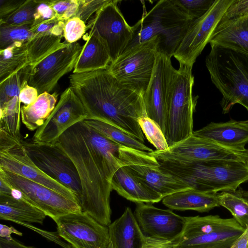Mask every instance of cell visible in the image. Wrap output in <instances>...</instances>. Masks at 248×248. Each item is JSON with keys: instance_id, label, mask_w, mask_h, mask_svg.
Returning <instances> with one entry per match:
<instances>
[{"instance_id": "27", "label": "cell", "mask_w": 248, "mask_h": 248, "mask_svg": "<svg viewBox=\"0 0 248 248\" xmlns=\"http://www.w3.org/2000/svg\"><path fill=\"white\" fill-rule=\"evenodd\" d=\"M65 21L51 30L37 33L26 42L30 66H33L61 47Z\"/></svg>"}, {"instance_id": "24", "label": "cell", "mask_w": 248, "mask_h": 248, "mask_svg": "<svg viewBox=\"0 0 248 248\" xmlns=\"http://www.w3.org/2000/svg\"><path fill=\"white\" fill-rule=\"evenodd\" d=\"M108 228L114 248H143L146 239L130 208H125Z\"/></svg>"}, {"instance_id": "28", "label": "cell", "mask_w": 248, "mask_h": 248, "mask_svg": "<svg viewBox=\"0 0 248 248\" xmlns=\"http://www.w3.org/2000/svg\"><path fill=\"white\" fill-rule=\"evenodd\" d=\"M242 228L233 217L224 218L218 215L186 217L185 227L177 241L214 232Z\"/></svg>"}, {"instance_id": "20", "label": "cell", "mask_w": 248, "mask_h": 248, "mask_svg": "<svg viewBox=\"0 0 248 248\" xmlns=\"http://www.w3.org/2000/svg\"><path fill=\"white\" fill-rule=\"evenodd\" d=\"M111 186L120 195L136 203H154L163 198L137 177L127 167L119 168L111 179Z\"/></svg>"}, {"instance_id": "37", "label": "cell", "mask_w": 248, "mask_h": 248, "mask_svg": "<svg viewBox=\"0 0 248 248\" xmlns=\"http://www.w3.org/2000/svg\"><path fill=\"white\" fill-rule=\"evenodd\" d=\"M39 0H27L15 12L0 20V24L9 25H21L33 23Z\"/></svg>"}, {"instance_id": "22", "label": "cell", "mask_w": 248, "mask_h": 248, "mask_svg": "<svg viewBox=\"0 0 248 248\" xmlns=\"http://www.w3.org/2000/svg\"><path fill=\"white\" fill-rule=\"evenodd\" d=\"M90 29L73 73L106 69L111 63L109 52L105 42L95 29Z\"/></svg>"}, {"instance_id": "1", "label": "cell", "mask_w": 248, "mask_h": 248, "mask_svg": "<svg viewBox=\"0 0 248 248\" xmlns=\"http://www.w3.org/2000/svg\"><path fill=\"white\" fill-rule=\"evenodd\" d=\"M54 143L68 155L78 171L82 211L108 227L111 178L120 167L137 164L140 151L108 139L84 121L67 129Z\"/></svg>"}, {"instance_id": "43", "label": "cell", "mask_w": 248, "mask_h": 248, "mask_svg": "<svg viewBox=\"0 0 248 248\" xmlns=\"http://www.w3.org/2000/svg\"><path fill=\"white\" fill-rule=\"evenodd\" d=\"M248 16V0H233L218 23Z\"/></svg>"}, {"instance_id": "47", "label": "cell", "mask_w": 248, "mask_h": 248, "mask_svg": "<svg viewBox=\"0 0 248 248\" xmlns=\"http://www.w3.org/2000/svg\"><path fill=\"white\" fill-rule=\"evenodd\" d=\"M0 248H35L26 246L12 237H0Z\"/></svg>"}, {"instance_id": "31", "label": "cell", "mask_w": 248, "mask_h": 248, "mask_svg": "<svg viewBox=\"0 0 248 248\" xmlns=\"http://www.w3.org/2000/svg\"><path fill=\"white\" fill-rule=\"evenodd\" d=\"M26 42H17L0 49V83L30 66Z\"/></svg>"}, {"instance_id": "33", "label": "cell", "mask_w": 248, "mask_h": 248, "mask_svg": "<svg viewBox=\"0 0 248 248\" xmlns=\"http://www.w3.org/2000/svg\"><path fill=\"white\" fill-rule=\"evenodd\" d=\"M88 125L108 139L124 147L151 153L153 150L144 143L120 129L106 123L92 119L83 121Z\"/></svg>"}, {"instance_id": "44", "label": "cell", "mask_w": 248, "mask_h": 248, "mask_svg": "<svg viewBox=\"0 0 248 248\" xmlns=\"http://www.w3.org/2000/svg\"><path fill=\"white\" fill-rule=\"evenodd\" d=\"M58 18L48 3V0H39L35 19L33 24L38 25L42 22ZM59 19V18H58Z\"/></svg>"}, {"instance_id": "48", "label": "cell", "mask_w": 248, "mask_h": 248, "mask_svg": "<svg viewBox=\"0 0 248 248\" xmlns=\"http://www.w3.org/2000/svg\"><path fill=\"white\" fill-rule=\"evenodd\" d=\"M145 239L143 248H173L174 246L172 242Z\"/></svg>"}, {"instance_id": "14", "label": "cell", "mask_w": 248, "mask_h": 248, "mask_svg": "<svg viewBox=\"0 0 248 248\" xmlns=\"http://www.w3.org/2000/svg\"><path fill=\"white\" fill-rule=\"evenodd\" d=\"M82 46L78 43H64L32 67L28 84L36 89L39 94L50 93L59 80L74 70Z\"/></svg>"}, {"instance_id": "9", "label": "cell", "mask_w": 248, "mask_h": 248, "mask_svg": "<svg viewBox=\"0 0 248 248\" xmlns=\"http://www.w3.org/2000/svg\"><path fill=\"white\" fill-rule=\"evenodd\" d=\"M0 176L14 188V197L22 198L54 220L66 214L82 212L76 202L40 184L2 169Z\"/></svg>"}, {"instance_id": "51", "label": "cell", "mask_w": 248, "mask_h": 248, "mask_svg": "<svg viewBox=\"0 0 248 248\" xmlns=\"http://www.w3.org/2000/svg\"><path fill=\"white\" fill-rule=\"evenodd\" d=\"M241 122L243 124H245L246 125L248 126V120H246V121H241Z\"/></svg>"}, {"instance_id": "2", "label": "cell", "mask_w": 248, "mask_h": 248, "mask_svg": "<svg viewBox=\"0 0 248 248\" xmlns=\"http://www.w3.org/2000/svg\"><path fill=\"white\" fill-rule=\"evenodd\" d=\"M69 81L84 106L87 119L111 124L144 143L138 122L147 116L141 95L122 85L108 68L73 73Z\"/></svg>"}, {"instance_id": "30", "label": "cell", "mask_w": 248, "mask_h": 248, "mask_svg": "<svg viewBox=\"0 0 248 248\" xmlns=\"http://www.w3.org/2000/svg\"><path fill=\"white\" fill-rule=\"evenodd\" d=\"M245 230H227L179 240L173 248H230Z\"/></svg>"}, {"instance_id": "41", "label": "cell", "mask_w": 248, "mask_h": 248, "mask_svg": "<svg viewBox=\"0 0 248 248\" xmlns=\"http://www.w3.org/2000/svg\"><path fill=\"white\" fill-rule=\"evenodd\" d=\"M86 30L85 22L78 17H73L65 22L63 37L67 43L77 42L84 34Z\"/></svg>"}, {"instance_id": "15", "label": "cell", "mask_w": 248, "mask_h": 248, "mask_svg": "<svg viewBox=\"0 0 248 248\" xmlns=\"http://www.w3.org/2000/svg\"><path fill=\"white\" fill-rule=\"evenodd\" d=\"M57 232L74 248H107L110 242L108 227L81 212L54 220Z\"/></svg>"}, {"instance_id": "8", "label": "cell", "mask_w": 248, "mask_h": 248, "mask_svg": "<svg viewBox=\"0 0 248 248\" xmlns=\"http://www.w3.org/2000/svg\"><path fill=\"white\" fill-rule=\"evenodd\" d=\"M0 169L44 186L78 202L77 196L70 189L46 174L32 162L22 143L0 128Z\"/></svg>"}, {"instance_id": "36", "label": "cell", "mask_w": 248, "mask_h": 248, "mask_svg": "<svg viewBox=\"0 0 248 248\" xmlns=\"http://www.w3.org/2000/svg\"><path fill=\"white\" fill-rule=\"evenodd\" d=\"M31 66H26L0 83V106L16 97H19L20 91L28 79Z\"/></svg>"}, {"instance_id": "35", "label": "cell", "mask_w": 248, "mask_h": 248, "mask_svg": "<svg viewBox=\"0 0 248 248\" xmlns=\"http://www.w3.org/2000/svg\"><path fill=\"white\" fill-rule=\"evenodd\" d=\"M33 23L21 25L0 24V49H4L16 43L26 42L35 34Z\"/></svg>"}, {"instance_id": "11", "label": "cell", "mask_w": 248, "mask_h": 248, "mask_svg": "<svg viewBox=\"0 0 248 248\" xmlns=\"http://www.w3.org/2000/svg\"><path fill=\"white\" fill-rule=\"evenodd\" d=\"M157 161L189 162L213 160H247L248 152L223 147L192 134L164 151L150 153Z\"/></svg>"}, {"instance_id": "18", "label": "cell", "mask_w": 248, "mask_h": 248, "mask_svg": "<svg viewBox=\"0 0 248 248\" xmlns=\"http://www.w3.org/2000/svg\"><path fill=\"white\" fill-rule=\"evenodd\" d=\"M134 216L146 239L174 243L181 236L186 217L170 209L157 208L151 203H136Z\"/></svg>"}, {"instance_id": "42", "label": "cell", "mask_w": 248, "mask_h": 248, "mask_svg": "<svg viewBox=\"0 0 248 248\" xmlns=\"http://www.w3.org/2000/svg\"><path fill=\"white\" fill-rule=\"evenodd\" d=\"M110 0H79L77 11L74 17H78L86 23L91 16Z\"/></svg>"}, {"instance_id": "19", "label": "cell", "mask_w": 248, "mask_h": 248, "mask_svg": "<svg viewBox=\"0 0 248 248\" xmlns=\"http://www.w3.org/2000/svg\"><path fill=\"white\" fill-rule=\"evenodd\" d=\"M193 134L223 147L245 150L248 143V126L241 121L231 120L227 122H211Z\"/></svg>"}, {"instance_id": "50", "label": "cell", "mask_w": 248, "mask_h": 248, "mask_svg": "<svg viewBox=\"0 0 248 248\" xmlns=\"http://www.w3.org/2000/svg\"><path fill=\"white\" fill-rule=\"evenodd\" d=\"M12 233H15L18 235H22L20 232L17 231L14 228L12 227H8L5 225L0 224V237L10 238L11 234Z\"/></svg>"}, {"instance_id": "52", "label": "cell", "mask_w": 248, "mask_h": 248, "mask_svg": "<svg viewBox=\"0 0 248 248\" xmlns=\"http://www.w3.org/2000/svg\"><path fill=\"white\" fill-rule=\"evenodd\" d=\"M107 248H114L112 243L110 242Z\"/></svg>"}, {"instance_id": "4", "label": "cell", "mask_w": 248, "mask_h": 248, "mask_svg": "<svg viewBox=\"0 0 248 248\" xmlns=\"http://www.w3.org/2000/svg\"><path fill=\"white\" fill-rule=\"evenodd\" d=\"M193 20L174 0H159L132 26V38L124 51L157 37L159 40L157 52L171 58L184 39Z\"/></svg>"}, {"instance_id": "6", "label": "cell", "mask_w": 248, "mask_h": 248, "mask_svg": "<svg viewBox=\"0 0 248 248\" xmlns=\"http://www.w3.org/2000/svg\"><path fill=\"white\" fill-rule=\"evenodd\" d=\"M193 66L179 63L175 72L164 134L171 147L193 134V115L198 96H193Z\"/></svg>"}, {"instance_id": "29", "label": "cell", "mask_w": 248, "mask_h": 248, "mask_svg": "<svg viewBox=\"0 0 248 248\" xmlns=\"http://www.w3.org/2000/svg\"><path fill=\"white\" fill-rule=\"evenodd\" d=\"M58 94L45 92L32 104L21 108V122L30 131L37 130L49 117L57 104Z\"/></svg>"}, {"instance_id": "25", "label": "cell", "mask_w": 248, "mask_h": 248, "mask_svg": "<svg viewBox=\"0 0 248 248\" xmlns=\"http://www.w3.org/2000/svg\"><path fill=\"white\" fill-rule=\"evenodd\" d=\"M46 215L21 198L0 194V219L25 226L31 223L42 224Z\"/></svg>"}, {"instance_id": "16", "label": "cell", "mask_w": 248, "mask_h": 248, "mask_svg": "<svg viewBox=\"0 0 248 248\" xmlns=\"http://www.w3.org/2000/svg\"><path fill=\"white\" fill-rule=\"evenodd\" d=\"M87 118L83 104L70 86L62 93L49 117L36 130L32 140L37 143H54L65 131Z\"/></svg>"}, {"instance_id": "23", "label": "cell", "mask_w": 248, "mask_h": 248, "mask_svg": "<svg viewBox=\"0 0 248 248\" xmlns=\"http://www.w3.org/2000/svg\"><path fill=\"white\" fill-rule=\"evenodd\" d=\"M127 167L163 199L173 193L191 188L178 177L161 170L159 166L134 165Z\"/></svg>"}, {"instance_id": "34", "label": "cell", "mask_w": 248, "mask_h": 248, "mask_svg": "<svg viewBox=\"0 0 248 248\" xmlns=\"http://www.w3.org/2000/svg\"><path fill=\"white\" fill-rule=\"evenodd\" d=\"M21 103L16 97L0 106V128L11 136L20 139Z\"/></svg>"}, {"instance_id": "53", "label": "cell", "mask_w": 248, "mask_h": 248, "mask_svg": "<svg viewBox=\"0 0 248 248\" xmlns=\"http://www.w3.org/2000/svg\"><path fill=\"white\" fill-rule=\"evenodd\" d=\"M247 150H248V149H247Z\"/></svg>"}, {"instance_id": "12", "label": "cell", "mask_w": 248, "mask_h": 248, "mask_svg": "<svg viewBox=\"0 0 248 248\" xmlns=\"http://www.w3.org/2000/svg\"><path fill=\"white\" fill-rule=\"evenodd\" d=\"M233 0H215L208 11L193 19L173 56L179 63L193 66L209 43L210 37L224 14Z\"/></svg>"}, {"instance_id": "46", "label": "cell", "mask_w": 248, "mask_h": 248, "mask_svg": "<svg viewBox=\"0 0 248 248\" xmlns=\"http://www.w3.org/2000/svg\"><path fill=\"white\" fill-rule=\"evenodd\" d=\"M26 0H0V17L4 19L15 12Z\"/></svg>"}, {"instance_id": "17", "label": "cell", "mask_w": 248, "mask_h": 248, "mask_svg": "<svg viewBox=\"0 0 248 248\" xmlns=\"http://www.w3.org/2000/svg\"><path fill=\"white\" fill-rule=\"evenodd\" d=\"M118 0H110L95 13L87 25V30H96L108 49L111 62L124 51L133 36L132 26L124 19L118 7Z\"/></svg>"}, {"instance_id": "40", "label": "cell", "mask_w": 248, "mask_h": 248, "mask_svg": "<svg viewBox=\"0 0 248 248\" xmlns=\"http://www.w3.org/2000/svg\"><path fill=\"white\" fill-rule=\"evenodd\" d=\"M48 2L59 19L65 22L75 16L79 5V0H51Z\"/></svg>"}, {"instance_id": "10", "label": "cell", "mask_w": 248, "mask_h": 248, "mask_svg": "<svg viewBox=\"0 0 248 248\" xmlns=\"http://www.w3.org/2000/svg\"><path fill=\"white\" fill-rule=\"evenodd\" d=\"M30 158L46 174L72 190L79 202L81 186L76 168L68 155L57 143H42L22 140Z\"/></svg>"}, {"instance_id": "39", "label": "cell", "mask_w": 248, "mask_h": 248, "mask_svg": "<svg viewBox=\"0 0 248 248\" xmlns=\"http://www.w3.org/2000/svg\"><path fill=\"white\" fill-rule=\"evenodd\" d=\"M215 0H174L176 3L193 19L201 17L210 8Z\"/></svg>"}, {"instance_id": "5", "label": "cell", "mask_w": 248, "mask_h": 248, "mask_svg": "<svg viewBox=\"0 0 248 248\" xmlns=\"http://www.w3.org/2000/svg\"><path fill=\"white\" fill-rule=\"evenodd\" d=\"M205 59L212 83L221 93L222 113L236 104L248 111V55L215 45Z\"/></svg>"}, {"instance_id": "26", "label": "cell", "mask_w": 248, "mask_h": 248, "mask_svg": "<svg viewBox=\"0 0 248 248\" xmlns=\"http://www.w3.org/2000/svg\"><path fill=\"white\" fill-rule=\"evenodd\" d=\"M162 203L170 209L208 212L219 206L218 193H208L194 189L179 191L164 197Z\"/></svg>"}, {"instance_id": "3", "label": "cell", "mask_w": 248, "mask_h": 248, "mask_svg": "<svg viewBox=\"0 0 248 248\" xmlns=\"http://www.w3.org/2000/svg\"><path fill=\"white\" fill-rule=\"evenodd\" d=\"M158 162L161 170L178 177L191 188L208 193L234 190L248 182V160Z\"/></svg>"}, {"instance_id": "49", "label": "cell", "mask_w": 248, "mask_h": 248, "mask_svg": "<svg viewBox=\"0 0 248 248\" xmlns=\"http://www.w3.org/2000/svg\"><path fill=\"white\" fill-rule=\"evenodd\" d=\"M230 248H248V225Z\"/></svg>"}, {"instance_id": "38", "label": "cell", "mask_w": 248, "mask_h": 248, "mask_svg": "<svg viewBox=\"0 0 248 248\" xmlns=\"http://www.w3.org/2000/svg\"><path fill=\"white\" fill-rule=\"evenodd\" d=\"M138 122L142 132L156 150L164 151L169 148L164 133L154 121L145 116L140 118Z\"/></svg>"}, {"instance_id": "13", "label": "cell", "mask_w": 248, "mask_h": 248, "mask_svg": "<svg viewBox=\"0 0 248 248\" xmlns=\"http://www.w3.org/2000/svg\"><path fill=\"white\" fill-rule=\"evenodd\" d=\"M176 71L170 58L157 52L152 76L143 96L147 116L159 125L163 133Z\"/></svg>"}, {"instance_id": "32", "label": "cell", "mask_w": 248, "mask_h": 248, "mask_svg": "<svg viewBox=\"0 0 248 248\" xmlns=\"http://www.w3.org/2000/svg\"><path fill=\"white\" fill-rule=\"evenodd\" d=\"M219 205L227 209L245 229L248 225V191L242 188L218 193Z\"/></svg>"}, {"instance_id": "45", "label": "cell", "mask_w": 248, "mask_h": 248, "mask_svg": "<svg viewBox=\"0 0 248 248\" xmlns=\"http://www.w3.org/2000/svg\"><path fill=\"white\" fill-rule=\"evenodd\" d=\"M39 94L36 89L26 83L21 89L19 99L21 103L25 106L33 103L37 99Z\"/></svg>"}, {"instance_id": "21", "label": "cell", "mask_w": 248, "mask_h": 248, "mask_svg": "<svg viewBox=\"0 0 248 248\" xmlns=\"http://www.w3.org/2000/svg\"><path fill=\"white\" fill-rule=\"evenodd\" d=\"M209 43L248 55V16L218 23Z\"/></svg>"}, {"instance_id": "7", "label": "cell", "mask_w": 248, "mask_h": 248, "mask_svg": "<svg viewBox=\"0 0 248 248\" xmlns=\"http://www.w3.org/2000/svg\"><path fill=\"white\" fill-rule=\"evenodd\" d=\"M158 38L155 37L124 51L108 69L122 85L143 96L154 69Z\"/></svg>"}]
</instances>
